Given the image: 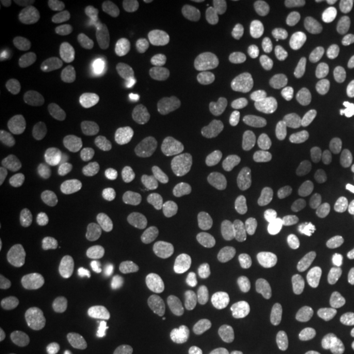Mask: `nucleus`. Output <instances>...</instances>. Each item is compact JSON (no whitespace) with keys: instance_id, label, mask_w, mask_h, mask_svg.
Instances as JSON below:
<instances>
[{"instance_id":"1","label":"nucleus","mask_w":354,"mask_h":354,"mask_svg":"<svg viewBox=\"0 0 354 354\" xmlns=\"http://www.w3.org/2000/svg\"><path fill=\"white\" fill-rule=\"evenodd\" d=\"M99 46V30L81 13L59 20L46 35L48 51L61 61L87 59L95 55Z\"/></svg>"},{"instance_id":"2","label":"nucleus","mask_w":354,"mask_h":354,"mask_svg":"<svg viewBox=\"0 0 354 354\" xmlns=\"http://www.w3.org/2000/svg\"><path fill=\"white\" fill-rule=\"evenodd\" d=\"M20 322L35 336H53L61 330L66 317L63 295L56 287H38L20 302Z\"/></svg>"},{"instance_id":"3","label":"nucleus","mask_w":354,"mask_h":354,"mask_svg":"<svg viewBox=\"0 0 354 354\" xmlns=\"http://www.w3.org/2000/svg\"><path fill=\"white\" fill-rule=\"evenodd\" d=\"M241 102L251 122L264 125L274 113V84L268 64L259 57H251L241 69Z\"/></svg>"},{"instance_id":"4","label":"nucleus","mask_w":354,"mask_h":354,"mask_svg":"<svg viewBox=\"0 0 354 354\" xmlns=\"http://www.w3.org/2000/svg\"><path fill=\"white\" fill-rule=\"evenodd\" d=\"M64 259L81 266H102L112 256L110 243L94 228L71 227L57 240Z\"/></svg>"},{"instance_id":"5","label":"nucleus","mask_w":354,"mask_h":354,"mask_svg":"<svg viewBox=\"0 0 354 354\" xmlns=\"http://www.w3.org/2000/svg\"><path fill=\"white\" fill-rule=\"evenodd\" d=\"M149 140L158 153L176 158L187 148V125L169 105H158L149 115Z\"/></svg>"},{"instance_id":"6","label":"nucleus","mask_w":354,"mask_h":354,"mask_svg":"<svg viewBox=\"0 0 354 354\" xmlns=\"http://www.w3.org/2000/svg\"><path fill=\"white\" fill-rule=\"evenodd\" d=\"M158 165V156L143 143H125L110 151L102 161V174L110 180H125L145 174Z\"/></svg>"},{"instance_id":"7","label":"nucleus","mask_w":354,"mask_h":354,"mask_svg":"<svg viewBox=\"0 0 354 354\" xmlns=\"http://www.w3.org/2000/svg\"><path fill=\"white\" fill-rule=\"evenodd\" d=\"M250 245L240 233L212 232L198 243L201 261L212 271H225L248 254Z\"/></svg>"},{"instance_id":"8","label":"nucleus","mask_w":354,"mask_h":354,"mask_svg":"<svg viewBox=\"0 0 354 354\" xmlns=\"http://www.w3.org/2000/svg\"><path fill=\"white\" fill-rule=\"evenodd\" d=\"M335 338V328L325 317L295 320L287 333L289 354H325Z\"/></svg>"},{"instance_id":"9","label":"nucleus","mask_w":354,"mask_h":354,"mask_svg":"<svg viewBox=\"0 0 354 354\" xmlns=\"http://www.w3.org/2000/svg\"><path fill=\"white\" fill-rule=\"evenodd\" d=\"M207 333L216 339H234L245 335L250 325L246 312L236 304L209 302L202 308Z\"/></svg>"},{"instance_id":"10","label":"nucleus","mask_w":354,"mask_h":354,"mask_svg":"<svg viewBox=\"0 0 354 354\" xmlns=\"http://www.w3.org/2000/svg\"><path fill=\"white\" fill-rule=\"evenodd\" d=\"M290 176L297 187L313 202L336 194L333 172L313 158L299 156L290 162Z\"/></svg>"},{"instance_id":"11","label":"nucleus","mask_w":354,"mask_h":354,"mask_svg":"<svg viewBox=\"0 0 354 354\" xmlns=\"http://www.w3.org/2000/svg\"><path fill=\"white\" fill-rule=\"evenodd\" d=\"M326 122V107L317 95H302L294 100L287 117L289 135L297 141L315 138Z\"/></svg>"},{"instance_id":"12","label":"nucleus","mask_w":354,"mask_h":354,"mask_svg":"<svg viewBox=\"0 0 354 354\" xmlns=\"http://www.w3.org/2000/svg\"><path fill=\"white\" fill-rule=\"evenodd\" d=\"M123 284L133 295L146 302H159L166 294L165 281L138 258H127L120 264Z\"/></svg>"},{"instance_id":"13","label":"nucleus","mask_w":354,"mask_h":354,"mask_svg":"<svg viewBox=\"0 0 354 354\" xmlns=\"http://www.w3.org/2000/svg\"><path fill=\"white\" fill-rule=\"evenodd\" d=\"M118 330L117 315L113 308L105 304L92 307L81 323V339L92 351H104L115 339Z\"/></svg>"},{"instance_id":"14","label":"nucleus","mask_w":354,"mask_h":354,"mask_svg":"<svg viewBox=\"0 0 354 354\" xmlns=\"http://www.w3.org/2000/svg\"><path fill=\"white\" fill-rule=\"evenodd\" d=\"M151 194L154 201L161 207H169V209L183 207L190 196L187 171L176 162L167 165L154 177Z\"/></svg>"},{"instance_id":"15","label":"nucleus","mask_w":354,"mask_h":354,"mask_svg":"<svg viewBox=\"0 0 354 354\" xmlns=\"http://www.w3.org/2000/svg\"><path fill=\"white\" fill-rule=\"evenodd\" d=\"M92 140L86 131L73 130L57 136L46 149V162L51 169L63 171L81 162L91 153Z\"/></svg>"},{"instance_id":"16","label":"nucleus","mask_w":354,"mask_h":354,"mask_svg":"<svg viewBox=\"0 0 354 354\" xmlns=\"http://www.w3.org/2000/svg\"><path fill=\"white\" fill-rule=\"evenodd\" d=\"M254 20L259 30L271 35L277 41L289 44L299 38L300 28L295 17L286 7L272 2V0L259 3L256 7Z\"/></svg>"},{"instance_id":"17","label":"nucleus","mask_w":354,"mask_h":354,"mask_svg":"<svg viewBox=\"0 0 354 354\" xmlns=\"http://www.w3.org/2000/svg\"><path fill=\"white\" fill-rule=\"evenodd\" d=\"M33 112L51 127H69L77 118V105L68 95L55 91L38 92L32 100Z\"/></svg>"},{"instance_id":"18","label":"nucleus","mask_w":354,"mask_h":354,"mask_svg":"<svg viewBox=\"0 0 354 354\" xmlns=\"http://www.w3.org/2000/svg\"><path fill=\"white\" fill-rule=\"evenodd\" d=\"M15 221L32 236H43L53 223L50 205L39 197H25L13 210Z\"/></svg>"},{"instance_id":"19","label":"nucleus","mask_w":354,"mask_h":354,"mask_svg":"<svg viewBox=\"0 0 354 354\" xmlns=\"http://www.w3.org/2000/svg\"><path fill=\"white\" fill-rule=\"evenodd\" d=\"M194 102H196L197 109L207 120L220 123H230L234 117V105L233 102L227 99L220 91L212 86V84L202 82L198 84L194 91Z\"/></svg>"},{"instance_id":"20","label":"nucleus","mask_w":354,"mask_h":354,"mask_svg":"<svg viewBox=\"0 0 354 354\" xmlns=\"http://www.w3.org/2000/svg\"><path fill=\"white\" fill-rule=\"evenodd\" d=\"M176 41V33L171 26H158L133 39L130 43V55L140 59L166 55L174 50Z\"/></svg>"},{"instance_id":"21","label":"nucleus","mask_w":354,"mask_h":354,"mask_svg":"<svg viewBox=\"0 0 354 354\" xmlns=\"http://www.w3.org/2000/svg\"><path fill=\"white\" fill-rule=\"evenodd\" d=\"M307 17L317 30L333 32L346 21L348 7L342 0H310L307 3Z\"/></svg>"},{"instance_id":"22","label":"nucleus","mask_w":354,"mask_h":354,"mask_svg":"<svg viewBox=\"0 0 354 354\" xmlns=\"http://www.w3.org/2000/svg\"><path fill=\"white\" fill-rule=\"evenodd\" d=\"M212 32L215 38L227 48L232 55H245L246 50V25L241 20L234 19L230 13H221L212 21Z\"/></svg>"},{"instance_id":"23","label":"nucleus","mask_w":354,"mask_h":354,"mask_svg":"<svg viewBox=\"0 0 354 354\" xmlns=\"http://www.w3.org/2000/svg\"><path fill=\"white\" fill-rule=\"evenodd\" d=\"M120 13L128 25L136 28H158L162 20V10L148 0H122Z\"/></svg>"},{"instance_id":"24","label":"nucleus","mask_w":354,"mask_h":354,"mask_svg":"<svg viewBox=\"0 0 354 354\" xmlns=\"http://www.w3.org/2000/svg\"><path fill=\"white\" fill-rule=\"evenodd\" d=\"M183 77V69L174 61H158L138 69V81L149 88H169Z\"/></svg>"},{"instance_id":"25","label":"nucleus","mask_w":354,"mask_h":354,"mask_svg":"<svg viewBox=\"0 0 354 354\" xmlns=\"http://www.w3.org/2000/svg\"><path fill=\"white\" fill-rule=\"evenodd\" d=\"M330 292L339 307L354 312V261H344L335 269Z\"/></svg>"},{"instance_id":"26","label":"nucleus","mask_w":354,"mask_h":354,"mask_svg":"<svg viewBox=\"0 0 354 354\" xmlns=\"http://www.w3.org/2000/svg\"><path fill=\"white\" fill-rule=\"evenodd\" d=\"M261 154L253 148H241L234 153L232 159V169L234 179L241 185H250L256 180L261 171Z\"/></svg>"},{"instance_id":"27","label":"nucleus","mask_w":354,"mask_h":354,"mask_svg":"<svg viewBox=\"0 0 354 354\" xmlns=\"http://www.w3.org/2000/svg\"><path fill=\"white\" fill-rule=\"evenodd\" d=\"M0 353L2 354H38L33 339L10 325L0 326Z\"/></svg>"},{"instance_id":"28","label":"nucleus","mask_w":354,"mask_h":354,"mask_svg":"<svg viewBox=\"0 0 354 354\" xmlns=\"http://www.w3.org/2000/svg\"><path fill=\"white\" fill-rule=\"evenodd\" d=\"M35 6L48 15L59 17L63 20L77 15L87 6V0H37Z\"/></svg>"},{"instance_id":"29","label":"nucleus","mask_w":354,"mask_h":354,"mask_svg":"<svg viewBox=\"0 0 354 354\" xmlns=\"http://www.w3.org/2000/svg\"><path fill=\"white\" fill-rule=\"evenodd\" d=\"M158 354H205V349L184 336H172L159 344Z\"/></svg>"},{"instance_id":"30","label":"nucleus","mask_w":354,"mask_h":354,"mask_svg":"<svg viewBox=\"0 0 354 354\" xmlns=\"http://www.w3.org/2000/svg\"><path fill=\"white\" fill-rule=\"evenodd\" d=\"M338 209L339 198L336 194H331V196H326L315 202V205H313V215H315L318 220H328Z\"/></svg>"},{"instance_id":"31","label":"nucleus","mask_w":354,"mask_h":354,"mask_svg":"<svg viewBox=\"0 0 354 354\" xmlns=\"http://www.w3.org/2000/svg\"><path fill=\"white\" fill-rule=\"evenodd\" d=\"M322 243H323V248H325L328 253H335V254L344 253V251L349 248V240L346 236H343V234L326 233L325 236L322 238Z\"/></svg>"},{"instance_id":"32","label":"nucleus","mask_w":354,"mask_h":354,"mask_svg":"<svg viewBox=\"0 0 354 354\" xmlns=\"http://www.w3.org/2000/svg\"><path fill=\"white\" fill-rule=\"evenodd\" d=\"M339 120L344 130L354 133V95L346 97L339 105Z\"/></svg>"},{"instance_id":"33","label":"nucleus","mask_w":354,"mask_h":354,"mask_svg":"<svg viewBox=\"0 0 354 354\" xmlns=\"http://www.w3.org/2000/svg\"><path fill=\"white\" fill-rule=\"evenodd\" d=\"M236 354H276L259 339H245L238 346Z\"/></svg>"},{"instance_id":"34","label":"nucleus","mask_w":354,"mask_h":354,"mask_svg":"<svg viewBox=\"0 0 354 354\" xmlns=\"http://www.w3.org/2000/svg\"><path fill=\"white\" fill-rule=\"evenodd\" d=\"M2 7L10 17L20 19V17H25L28 13L30 3L26 0H3Z\"/></svg>"},{"instance_id":"35","label":"nucleus","mask_w":354,"mask_h":354,"mask_svg":"<svg viewBox=\"0 0 354 354\" xmlns=\"http://www.w3.org/2000/svg\"><path fill=\"white\" fill-rule=\"evenodd\" d=\"M353 354H354V353H353Z\"/></svg>"}]
</instances>
